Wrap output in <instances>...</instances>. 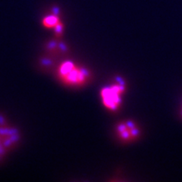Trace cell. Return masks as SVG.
<instances>
[{"label": "cell", "mask_w": 182, "mask_h": 182, "mask_svg": "<svg viewBox=\"0 0 182 182\" xmlns=\"http://www.w3.org/2000/svg\"><path fill=\"white\" fill-rule=\"evenodd\" d=\"M58 75L65 84L70 86L84 85L90 78L89 72L85 68L77 65L71 61L65 62L61 65Z\"/></svg>", "instance_id": "cell-1"}, {"label": "cell", "mask_w": 182, "mask_h": 182, "mask_svg": "<svg viewBox=\"0 0 182 182\" xmlns=\"http://www.w3.org/2000/svg\"><path fill=\"white\" fill-rule=\"evenodd\" d=\"M125 91V84L123 81H116L105 87L100 91V98L105 108L110 111H115L122 102V96Z\"/></svg>", "instance_id": "cell-2"}, {"label": "cell", "mask_w": 182, "mask_h": 182, "mask_svg": "<svg viewBox=\"0 0 182 182\" xmlns=\"http://www.w3.org/2000/svg\"><path fill=\"white\" fill-rule=\"evenodd\" d=\"M115 133L122 140L131 141L140 136V130L133 121H123L117 124Z\"/></svg>", "instance_id": "cell-3"}, {"label": "cell", "mask_w": 182, "mask_h": 182, "mask_svg": "<svg viewBox=\"0 0 182 182\" xmlns=\"http://www.w3.org/2000/svg\"><path fill=\"white\" fill-rule=\"evenodd\" d=\"M43 24L49 28H55L56 33L62 31V24L56 15H49L45 17L43 20Z\"/></svg>", "instance_id": "cell-4"}]
</instances>
